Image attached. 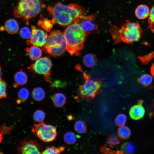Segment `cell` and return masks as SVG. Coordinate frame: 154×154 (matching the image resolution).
I'll list each match as a JSON object with an SVG mask.
<instances>
[{"label":"cell","instance_id":"cell-20","mask_svg":"<svg viewBox=\"0 0 154 154\" xmlns=\"http://www.w3.org/2000/svg\"><path fill=\"white\" fill-rule=\"evenodd\" d=\"M117 134L119 138L126 139L129 137L131 134V131L128 127L123 125L119 126L118 128Z\"/></svg>","mask_w":154,"mask_h":154},{"label":"cell","instance_id":"cell-10","mask_svg":"<svg viewBox=\"0 0 154 154\" xmlns=\"http://www.w3.org/2000/svg\"><path fill=\"white\" fill-rule=\"evenodd\" d=\"M31 35L30 39L27 41L29 45L37 47H42L46 44L48 37V34L41 29H38L34 25H32Z\"/></svg>","mask_w":154,"mask_h":154},{"label":"cell","instance_id":"cell-34","mask_svg":"<svg viewBox=\"0 0 154 154\" xmlns=\"http://www.w3.org/2000/svg\"><path fill=\"white\" fill-rule=\"evenodd\" d=\"M148 21L149 29L154 33V5L150 11Z\"/></svg>","mask_w":154,"mask_h":154},{"label":"cell","instance_id":"cell-15","mask_svg":"<svg viewBox=\"0 0 154 154\" xmlns=\"http://www.w3.org/2000/svg\"><path fill=\"white\" fill-rule=\"evenodd\" d=\"M135 13L136 16L138 19H143L149 15L150 11L147 5H141L137 7Z\"/></svg>","mask_w":154,"mask_h":154},{"label":"cell","instance_id":"cell-26","mask_svg":"<svg viewBox=\"0 0 154 154\" xmlns=\"http://www.w3.org/2000/svg\"><path fill=\"white\" fill-rule=\"evenodd\" d=\"M38 25L42 29L48 32L50 31L53 26L51 20L44 19L43 21L40 20L38 22Z\"/></svg>","mask_w":154,"mask_h":154},{"label":"cell","instance_id":"cell-38","mask_svg":"<svg viewBox=\"0 0 154 154\" xmlns=\"http://www.w3.org/2000/svg\"><path fill=\"white\" fill-rule=\"evenodd\" d=\"M2 75V72L1 71V67L0 66V78H1V76Z\"/></svg>","mask_w":154,"mask_h":154},{"label":"cell","instance_id":"cell-24","mask_svg":"<svg viewBox=\"0 0 154 154\" xmlns=\"http://www.w3.org/2000/svg\"><path fill=\"white\" fill-rule=\"evenodd\" d=\"M121 149L123 153H132L135 150V146L132 143L127 142L122 144L121 147Z\"/></svg>","mask_w":154,"mask_h":154},{"label":"cell","instance_id":"cell-21","mask_svg":"<svg viewBox=\"0 0 154 154\" xmlns=\"http://www.w3.org/2000/svg\"><path fill=\"white\" fill-rule=\"evenodd\" d=\"M77 136L73 132L68 131L64 135V139L66 143L71 145L74 144L77 140Z\"/></svg>","mask_w":154,"mask_h":154},{"label":"cell","instance_id":"cell-35","mask_svg":"<svg viewBox=\"0 0 154 154\" xmlns=\"http://www.w3.org/2000/svg\"><path fill=\"white\" fill-rule=\"evenodd\" d=\"M154 57V51L145 56L139 57V59L143 64H147Z\"/></svg>","mask_w":154,"mask_h":154},{"label":"cell","instance_id":"cell-39","mask_svg":"<svg viewBox=\"0 0 154 154\" xmlns=\"http://www.w3.org/2000/svg\"><path fill=\"white\" fill-rule=\"evenodd\" d=\"M1 29V31H3L4 29H5V27H1V28L0 29Z\"/></svg>","mask_w":154,"mask_h":154},{"label":"cell","instance_id":"cell-29","mask_svg":"<svg viewBox=\"0 0 154 154\" xmlns=\"http://www.w3.org/2000/svg\"><path fill=\"white\" fill-rule=\"evenodd\" d=\"M45 117L44 112L41 110H37L33 115V120L36 122H40L44 119Z\"/></svg>","mask_w":154,"mask_h":154},{"label":"cell","instance_id":"cell-16","mask_svg":"<svg viewBox=\"0 0 154 154\" xmlns=\"http://www.w3.org/2000/svg\"><path fill=\"white\" fill-rule=\"evenodd\" d=\"M5 27L7 32L11 34L17 33L19 29L18 23L13 19L7 20L5 23Z\"/></svg>","mask_w":154,"mask_h":154},{"label":"cell","instance_id":"cell-5","mask_svg":"<svg viewBox=\"0 0 154 154\" xmlns=\"http://www.w3.org/2000/svg\"><path fill=\"white\" fill-rule=\"evenodd\" d=\"M112 33L116 43L122 41L129 44L138 41L140 39L142 29L139 24L128 22L119 30Z\"/></svg>","mask_w":154,"mask_h":154},{"label":"cell","instance_id":"cell-3","mask_svg":"<svg viewBox=\"0 0 154 154\" xmlns=\"http://www.w3.org/2000/svg\"><path fill=\"white\" fill-rule=\"evenodd\" d=\"M42 0H19L13 9V15L27 22L45 7Z\"/></svg>","mask_w":154,"mask_h":154},{"label":"cell","instance_id":"cell-9","mask_svg":"<svg viewBox=\"0 0 154 154\" xmlns=\"http://www.w3.org/2000/svg\"><path fill=\"white\" fill-rule=\"evenodd\" d=\"M42 148L35 140L25 139L18 145L17 151L20 154H41Z\"/></svg>","mask_w":154,"mask_h":154},{"label":"cell","instance_id":"cell-8","mask_svg":"<svg viewBox=\"0 0 154 154\" xmlns=\"http://www.w3.org/2000/svg\"><path fill=\"white\" fill-rule=\"evenodd\" d=\"M52 66L50 59L48 57H44L37 60L29 68L31 70L44 76L45 81L49 82L51 70Z\"/></svg>","mask_w":154,"mask_h":154},{"label":"cell","instance_id":"cell-2","mask_svg":"<svg viewBox=\"0 0 154 154\" xmlns=\"http://www.w3.org/2000/svg\"><path fill=\"white\" fill-rule=\"evenodd\" d=\"M64 34L67 41L66 50L72 56L79 55L84 47V44L88 34L81 28L78 22L68 25Z\"/></svg>","mask_w":154,"mask_h":154},{"label":"cell","instance_id":"cell-36","mask_svg":"<svg viewBox=\"0 0 154 154\" xmlns=\"http://www.w3.org/2000/svg\"><path fill=\"white\" fill-rule=\"evenodd\" d=\"M151 72L152 75L154 77V63L153 64L151 67Z\"/></svg>","mask_w":154,"mask_h":154},{"label":"cell","instance_id":"cell-12","mask_svg":"<svg viewBox=\"0 0 154 154\" xmlns=\"http://www.w3.org/2000/svg\"><path fill=\"white\" fill-rule=\"evenodd\" d=\"M145 110L142 104H138L131 108L129 115L131 118L135 120H139L144 116Z\"/></svg>","mask_w":154,"mask_h":154},{"label":"cell","instance_id":"cell-7","mask_svg":"<svg viewBox=\"0 0 154 154\" xmlns=\"http://www.w3.org/2000/svg\"><path fill=\"white\" fill-rule=\"evenodd\" d=\"M32 131L37 137L45 142L55 140L57 134L56 127L46 124L43 121L34 125Z\"/></svg>","mask_w":154,"mask_h":154},{"label":"cell","instance_id":"cell-31","mask_svg":"<svg viewBox=\"0 0 154 154\" xmlns=\"http://www.w3.org/2000/svg\"><path fill=\"white\" fill-rule=\"evenodd\" d=\"M106 141L109 146L112 147L119 144L121 141L117 136L112 135L108 137Z\"/></svg>","mask_w":154,"mask_h":154},{"label":"cell","instance_id":"cell-6","mask_svg":"<svg viewBox=\"0 0 154 154\" xmlns=\"http://www.w3.org/2000/svg\"><path fill=\"white\" fill-rule=\"evenodd\" d=\"M76 68L83 73L85 80L84 84L79 88V95L83 100H88L94 98L100 92L102 87L100 80L98 79H92L89 74L84 72L80 67L78 65Z\"/></svg>","mask_w":154,"mask_h":154},{"label":"cell","instance_id":"cell-14","mask_svg":"<svg viewBox=\"0 0 154 154\" xmlns=\"http://www.w3.org/2000/svg\"><path fill=\"white\" fill-rule=\"evenodd\" d=\"M25 51L28 53L29 57L32 60L38 59L41 57L42 54V50L37 46H34L26 48Z\"/></svg>","mask_w":154,"mask_h":154},{"label":"cell","instance_id":"cell-22","mask_svg":"<svg viewBox=\"0 0 154 154\" xmlns=\"http://www.w3.org/2000/svg\"><path fill=\"white\" fill-rule=\"evenodd\" d=\"M138 82L144 87L150 85L153 81L152 76L149 74H144L142 75L138 80Z\"/></svg>","mask_w":154,"mask_h":154},{"label":"cell","instance_id":"cell-33","mask_svg":"<svg viewBox=\"0 0 154 154\" xmlns=\"http://www.w3.org/2000/svg\"><path fill=\"white\" fill-rule=\"evenodd\" d=\"M19 35L23 38L28 39L31 37V33L29 28L25 27L21 29L20 31Z\"/></svg>","mask_w":154,"mask_h":154},{"label":"cell","instance_id":"cell-11","mask_svg":"<svg viewBox=\"0 0 154 154\" xmlns=\"http://www.w3.org/2000/svg\"><path fill=\"white\" fill-rule=\"evenodd\" d=\"M94 18L93 15L85 16L78 22L83 30L88 34L97 29V25L93 22Z\"/></svg>","mask_w":154,"mask_h":154},{"label":"cell","instance_id":"cell-37","mask_svg":"<svg viewBox=\"0 0 154 154\" xmlns=\"http://www.w3.org/2000/svg\"><path fill=\"white\" fill-rule=\"evenodd\" d=\"M67 118L68 120H72L73 119V117L71 115H69L68 116H67Z\"/></svg>","mask_w":154,"mask_h":154},{"label":"cell","instance_id":"cell-17","mask_svg":"<svg viewBox=\"0 0 154 154\" xmlns=\"http://www.w3.org/2000/svg\"><path fill=\"white\" fill-rule=\"evenodd\" d=\"M53 103L56 107L60 108L63 106L65 104L66 101V96L61 93L54 94L52 98Z\"/></svg>","mask_w":154,"mask_h":154},{"label":"cell","instance_id":"cell-13","mask_svg":"<svg viewBox=\"0 0 154 154\" xmlns=\"http://www.w3.org/2000/svg\"><path fill=\"white\" fill-rule=\"evenodd\" d=\"M28 77L26 74L22 70L16 72L14 75L15 83L13 86L16 88L20 86L26 84L28 81Z\"/></svg>","mask_w":154,"mask_h":154},{"label":"cell","instance_id":"cell-27","mask_svg":"<svg viewBox=\"0 0 154 154\" xmlns=\"http://www.w3.org/2000/svg\"><path fill=\"white\" fill-rule=\"evenodd\" d=\"M29 94L28 90L25 88H21L19 91L18 96L21 102H25L28 99Z\"/></svg>","mask_w":154,"mask_h":154},{"label":"cell","instance_id":"cell-18","mask_svg":"<svg viewBox=\"0 0 154 154\" xmlns=\"http://www.w3.org/2000/svg\"><path fill=\"white\" fill-rule=\"evenodd\" d=\"M83 63L86 67L92 68L97 63L96 56L92 53H88L85 55L83 58Z\"/></svg>","mask_w":154,"mask_h":154},{"label":"cell","instance_id":"cell-23","mask_svg":"<svg viewBox=\"0 0 154 154\" xmlns=\"http://www.w3.org/2000/svg\"><path fill=\"white\" fill-rule=\"evenodd\" d=\"M65 148V147L63 146L58 148H56L54 146H51L42 151L41 154H60L64 150Z\"/></svg>","mask_w":154,"mask_h":154},{"label":"cell","instance_id":"cell-25","mask_svg":"<svg viewBox=\"0 0 154 154\" xmlns=\"http://www.w3.org/2000/svg\"><path fill=\"white\" fill-rule=\"evenodd\" d=\"M75 131L78 133L82 134L84 133L87 129V125L84 121L79 120L77 121L74 125Z\"/></svg>","mask_w":154,"mask_h":154},{"label":"cell","instance_id":"cell-28","mask_svg":"<svg viewBox=\"0 0 154 154\" xmlns=\"http://www.w3.org/2000/svg\"><path fill=\"white\" fill-rule=\"evenodd\" d=\"M13 129L12 126H8L5 124L0 126V143L2 142L3 135L6 133L10 134Z\"/></svg>","mask_w":154,"mask_h":154},{"label":"cell","instance_id":"cell-30","mask_svg":"<svg viewBox=\"0 0 154 154\" xmlns=\"http://www.w3.org/2000/svg\"><path fill=\"white\" fill-rule=\"evenodd\" d=\"M7 83L6 82L0 78V99L7 97Z\"/></svg>","mask_w":154,"mask_h":154},{"label":"cell","instance_id":"cell-4","mask_svg":"<svg viewBox=\"0 0 154 154\" xmlns=\"http://www.w3.org/2000/svg\"><path fill=\"white\" fill-rule=\"evenodd\" d=\"M67 41L61 31L55 30L50 32L42 50L54 57L62 56L66 50Z\"/></svg>","mask_w":154,"mask_h":154},{"label":"cell","instance_id":"cell-1","mask_svg":"<svg viewBox=\"0 0 154 154\" xmlns=\"http://www.w3.org/2000/svg\"><path fill=\"white\" fill-rule=\"evenodd\" d=\"M52 17L53 24L66 26L75 22H78L86 16V11L82 7L75 3L66 5L58 2L47 9Z\"/></svg>","mask_w":154,"mask_h":154},{"label":"cell","instance_id":"cell-32","mask_svg":"<svg viewBox=\"0 0 154 154\" xmlns=\"http://www.w3.org/2000/svg\"><path fill=\"white\" fill-rule=\"evenodd\" d=\"M127 117L123 114L118 115L115 119V123L117 126H120L124 125L127 121Z\"/></svg>","mask_w":154,"mask_h":154},{"label":"cell","instance_id":"cell-19","mask_svg":"<svg viewBox=\"0 0 154 154\" xmlns=\"http://www.w3.org/2000/svg\"><path fill=\"white\" fill-rule=\"evenodd\" d=\"M45 95L44 90L40 87L34 88L32 92V98L34 100L37 101L42 100L44 98Z\"/></svg>","mask_w":154,"mask_h":154}]
</instances>
